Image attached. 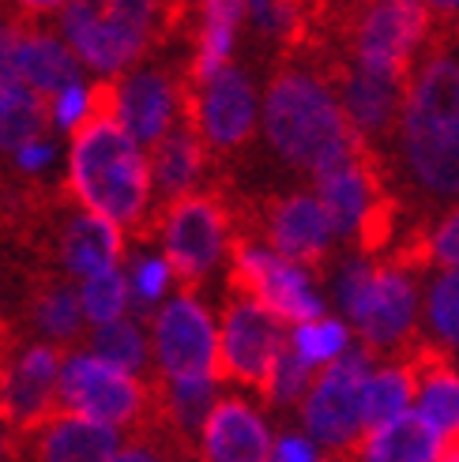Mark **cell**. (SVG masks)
Instances as JSON below:
<instances>
[{
  "instance_id": "obj_47",
  "label": "cell",
  "mask_w": 459,
  "mask_h": 462,
  "mask_svg": "<svg viewBox=\"0 0 459 462\" xmlns=\"http://www.w3.org/2000/svg\"><path fill=\"white\" fill-rule=\"evenodd\" d=\"M98 5H106V0H98Z\"/></svg>"
},
{
  "instance_id": "obj_27",
  "label": "cell",
  "mask_w": 459,
  "mask_h": 462,
  "mask_svg": "<svg viewBox=\"0 0 459 462\" xmlns=\"http://www.w3.org/2000/svg\"><path fill=\"white\" fill-rule=\"evenodd\" d=\"M50 132V102L23 79L0 87V154L19 151L34 135Z\"/></svg>"
},
{
  "instance_id": "obj_28",
  "label": "cell",
  "mask_w": 459,
  "mask_h": 462,
  "mask_svg": "<svg viewBox=\"0 0 459 462\" xmlns=\"http://www.w3.org/2000/svg\"><path fill=\"white\" fill-rule=\"evenodd\" d=\"M415 410L445 436L448 451L459 455V373L455 368H448L445 361L426 368V373L418 376Z\"/></svg>"
},
{
  "instance_id": "obj_44",
  "label": "cell",
  "mask_w": 459,
  "mask_h": 462,
  "mask_svg": "<svg viewBox=\"0 0 459 462\" xmlns=\"http://www.w3.org/2000/svg\"><path fill=\"white\" fill-rule=\"evenodd\" d=\"M155 458L158 455L147 444H121V451H117V462H155Z\"/></svg>"
},
{
  "instance_id": "obj_11",
  "label": "cell",
  "mask_w": 459,
  "mask_h": 462,
  "mask_svg": "<svg viewBox=\"0 0 459 462\" xmlns=\"http://www.w3.org/2000/svg\"><path fill=\"white\" fill-rule=\"evenodd\" d=\"M158 248L170 256L181 282H200L222 263L230 248V226L211 196H177L158 222Z\"/></svg>"
},
{
  "instance_id": "obj_39",
  "label": "cell",
  "mask_w": 459,
  "mask_h": 462,
  "mask_svg": "<svg viewBox=\"0 0 459 462\" xmlns=\"http://www.w3.org/2000/svg\"><path fill=\"white\" fill-rule=\"evenodd\" d=\"M12 162H15L19 173L42 177V173H50L57 162H61V143L53 140L50 132H42V135H34V140L23 143L19 151H12Z\"/></svg>"
},
{
  "instance_id": "obj_10",
  "label": "cell",
  "mask_w": 459,
  "mask_h": 462,
  "mask_svg": "<svg viewBox=\"0 0 459 462\" xmlns=\"http://www.w3.org/2000/svg\"><path fill=\"white\" fill-rule=\"evenodd\" d=\"M234 279L245 293L264 301L286 323H302V319L328 312V301H324V293H320L309 263L290 260L271 245H257V241L238 245L234 248Z\"/></svg>"
},
{
  "instance_id": "obj_46",
  "label": "cell",
  "mask_w": 459,
  "mask_h": 462,
  "mask_svg": "<svg viewBox=\"0 0 459 462\" xmlns=\"http://www.w3.org/2000/svg\"><path fill=\"white\" fill-rule=\"evenodd\" d=\"M5 425H8V421H0V458L8 455V432H5Z\"/></svg>"
},
{
  "instance_id": "obj_33",
  "label": "cell",
  "mask_w": 459,
  "mask_h": 462,
  "mask_svg": "<svg viewBox=\"0 0 459 462\" xmlns=\"http://www.w3.org/2000/svg\"><path fill=\"white\" fill-rule=\"evenodd\" d=\"M34 328L45 342H61L68 346L72 338H80L87 323V312H83V301H80V286H53L38 297L34 305Z\"/></svg>"
},
{
  "instance_id": "obj_41",
  "label": "cell",
  "mask_w": 459,
  "mask_h": 462,
  "mask_svg": "<svg viewBox=\"0 0 459 462\" xmlns=\"http://www.w3.org/2000/svg\"><path fill=\"white\" fill-rule=\"evenodd\" d=\"M320 448L309 432H283L275 436V448H271V462H316Z\"/></svg>"
},
{
  "instance_id": "obj_1",
  "label": "cell",
  "mask_w": 459,
  "mask_h": 462,
  "mask_svg": "<svg viewBox=\"0 0 459 462\" xmlns=\"http://www.w3.org/2000/svg\"><path fill=\"white\" fill-rule=\"evenodd\" d=\"M64 170L68 192L80 207L106 215L125 229L140 226L155 203L151 154L109 109L68 140Z\"/></svg>"
},
{
  "instance_id": "obj_12",
  "label": "cell",
  "mask_w": 459,
  "mask_h": 462,
  "mask_svg": "<svg viewBox=\"0 0 459 462\" xmlns=\"http://www.w3.org/2000/svg\"><path fill=\"white\" fill-rule=\"evenodd\" d=\"M196 98H192V128L203 135L208 147L230 151L241 147L252 132L260 128L264 98L257 95L248 72L230 60L219 72L196 79Z\"/></svg>"
},
{
  "instance_id": "obj_32",
  "label": "cell",
  "mask_w": 459,
  "mask_h": 462,
  "mask_svg": "<svg viewBox=\"0 0 459 462\" xmlns=\"http://www.w3.org/2000/svg\"><path fill=\"white\" fill-rule=\"evenodd\" d=\"M45 102H50V128L61 135H76L83 125H90L106 109V90L95 79H87L83 72L76 79L61 83L53 95H45Z\"/></svg>"
},
{
  "instance_id": "obj_17",
  "label": "cell",
  "mask_w": 459,
  "mask_h": 462,
  "mask_svg": "<svg viewBox=\"0 0 459 462\" xmlns=\"http://www.w3.org/2000/svg\"><path fill=\"white\" fill-rule=\"evenodd\" d=\"M196 444L208 462H271L275 436L257 406L245 399H219Z\"/></svg>"
},
{
  "instance_id": "obj_13",
  "label": "cell",
  "mask_w": 459,
  "mask_h": 462,
  "mask_svg": "<svg viewBox=\"0 0 459 462\" xmlns=\"http://www.w3.org/2000/svg\"><path fill=\"white\" fill-rule=\"evenodd\" d=\"M426 27H429L426 0H373L358 23L354 57L365 68L407 79L410 57L422 45Z\"/></svg>"
},
{
  "instance_id": "obj_7",
  "label": "cell",
  "mask_w": 459,
  "mask_h": 462,
  "mask_svg": "<svg viewBox=\"0 0 459 462\" xmlns=\"http://www.w3.org/2000/svg\"><path fill=\"white\" fill-rule=\"evenodd\" d=\"M61 406L87 413L95 421H106L113 429H132L144 418L147 410V387L140 380V373L121 368L106 361L102 354L87 350H72L64 354L61 365Z\"/></svg>"
},
{
  "instance_id": "obj_26",
  "label": "cell",
  "mask_w": 459,
  "mask_h": 462,
  "mask_svg": "<svg viewBox=\"0 0 459 462\" xmlns=\"http://www.w3.org/2000/svg\"><path fill=\"white\" fill-rule=\"evenodd\" d=\"M219 380L222 373H196V376H170L163 380V406L166 418L177 432L200 436L203 421L211 418V410L219 406Z\"/></svg>"
},
{
  "instance_id": "obj_8",
  "label": "cell",
  "mask_w": 459,
  "mask_h": 462,
  "mask_svg": "<svg viewBox=\"0 0 459 462\" xmlns=\"http://www.w3.org/2000/svg\"><path fill=\"white\" fill-rule=\"evenodd\" d=\"M151 354L158 376L222 373L219 365V319L196 293H170L151 312Z\"/></svg>"
},
{
  "instance_id": "obj_29",
  "label": "cell",
  "mask_w": 459,
  "mask_h": 462,
  "mask_svg": "<svg viewBox=\"0 0 459 462\" xmlns=\"http://www.w3.org/2000/svg\"><path fill=\"white\" fill-rule=\"evenodd\" d=\"M418 399V376L407 365H380L365 380V425L377 429L399 413L415 410ZM365 429V432H370Z\"/></svg>"
},
{
  "instance_id": "obj_34",
  "label": "cell",
  "mask_w": 459,
  "mask_h": 462,
  "mask_svg": "<svg viewBox=\"0 0 459 462\" xmlns=\"http://www.w3.org/2000/svg\"><path fill=\"white\" fill-rule=\"evenodd\" d=\"M80 301H83V312H87V323L98 328V323H109L117 316H128L136 305H132V290H128V274H125V263L117 267H106L90 279H80Z\"/></svg>"
},
{
  "instance_id": "obj_31",
  "label": "cell",
  "mask_w": 459,
  "mask_h": 462,
  "mask_svg": "<svg viewBox=\"0 0 459 462\" xmlns=\"http://www.w3.org/2000/svg\"><path fill=\"white\" fill-rule=\"evenodd\" d=\"M87 346L95 354H102L106 361L121 365V368H132V373H144V368L155 361V354H151V331L132 312L109 319V323H98V328H90V342Z\"/></svg>"
},
{
  "instance_id": "obj_5",
  "label": "cell",
  "mask_w": 459,
  "mask_h": 462,
  "mask_svg": "<svg viewBox=\"0 0 459 462\" xmlns=\"http://www.w3.org/2000/svg\"><path fill=\"white\" fill-rule=\"evenodd\" d=\"M373 373L370 346H351L316 373L302 399V425L324 451H351L365 436V380Z\"/></svg>"
},
{
  "instance_id": "obj_23",
  "label": "cell",
  "mask_w": 459,
  "mask_h": 462,
  "mask_svg": "<svg viewBox=\"0 0 459 462\" xmlns=\"http://www.w3.org/2000/svg\"><path fill=\"white\" fill-rule=\"evenodd\" d=\"M87 68L80 64L76 50L64 42L61 31H42V27H27L19 31L15 42V76L34 87L38 95H53V90L68 79L83 76Z\"/></svg>"
},
{
  "instance_id": "obj_43",
  "label": "cell",
  "mask_w": 459,
  "mask_h": 462,
  "mask_svg": "<svg viewBox=\"0 0 459 462\" xmlns=\"http://www.w3.org/2000/svg\"><path fill=\"white\" fill-rule=\"evenodd\" d=\"M15 8H23V12H31V15H57L68 0H12Z\"/></svg>"
},
{
  "instance_id": "obj_36",
  "label": "cell",
  "mask_w": 459,
  "mask_h": 462,
  "mask_svg": "<svg viewBox=\"0 0 459 462\" xmlns=\"http://www.w3.org/2000/svg\"><path fill=\"white\" fill-rule=\"evenodd\" d=\"M429 331L441 346L459 350V267H445L441 279H433L426 297Z\"/></svg>"
},
{
  "instance_id": "obj_24",
  "label": "cell",
  "mask_w": 459,
  "mask_h": 462,
  "mask_svg": "<svg viewBox=\"0 0 459 462\" xmlns=\"http://www.w3.org/2000/svg\"><path fill=\"white\" fill-rule=\"evenodd\" d=\"M203 147H208L203 135L185 125H177L151 147V180L158 199L170 203L196 189V180L203 173Z\"/></svg>"
},
{
  "instance_id": "obj_2",
  "label": "cell",
  "mask_w": 459,
  "mask_h": 462,
  "mask_svg": "<svg viewBox=\"0 0 459 462\" xmlns=\"http://www.w3.org/2000/svg\"><path fill=\"white\" fill-rule=\"evenodd\" d=\"M260 128L286 166L313 177L361 151V135L347 121L339 95L309 72H283L267 87Z\"/></svg>"
},
{
  "instance_id": "obj_42",
  "label": "cell",
  "mask_w": 459,
  "mask_h": 462,
  "mask_svg": "<svg viewBox=\"0 0 459 462\" xmlns=\"http://www.w3.org/2000/svg\"><path fill=\"white\" fill-rule=\"evenodd\" d=\"M15 42H19V27H12L8 19H0V87L15 83Z\"/></svg>"
},
{
  "instance_id": "obj_37",
  "label": "cell",
  "mask_w": 459,
  "mask_h": 462,
  "mask_svg": "<svg viewBox=\"0 0 459 462\" xmlns=\"http://www.w3.org/2000/svg\"><path fill=\"white\" fill-rule=\"evenodd\" d=\"M316 373H320V368H313L305 357H297L290 350V338H286V350L275 357V365H271V373H267L260 391L267 395V402H275V406H294V402H302L309 395Z\"/></svg>"
},
{
  "instance_id": "obj_3",
  "label": "cell",
  "mask_w": 459,
  "mask_h": 462,
  "mask_svg": "<svg viewBox=\"0 0 459 462\" xmlns=\"http://www.w3.org/2000/svg\"><path fill=\"white\" fill-rule=\"evenodd\" d=\"M403 158L422 192L459 196V60L433 57L410 79L399 113Z\"/></svg>"
},
{
  "instance_id": "obj_6",
  "label": "cell",
  "mask_w": 459,
  "mask_h": 462,
  "mask_svg": "<svg viewBox=\"0 0 459 462\" xmlns=\"http://www.w3.org/2000/svg\"><path fill=\"white\" fill-rule=\"evenodd\" d=\"M57 31L76 50L80 64L98 79H117L144 57L155 31L140 27L109 0H68L57 12Z\"/></svg>"
},
{
  "instance_id": "obj_38",
  "label": "cell",
  "mask_w": 459,
  "mask_h": 462,
  "mask_svg": "<svg viewBox=\"0 0 459 462\" xmlns=\"http://www.w3.org/2000/svg\"><path fill=\"white\" fill-rule=\"evenodd\" d=\"M245 15L264 38H290L297 31L294 0H245Z\"/></svg>"
},
{
  "instance_id": "obj_22",
  "label": "cell",
  "mask_w": 459,
  "mask_h": 462,
  "mask_svg": "<svg viewBox=\"0 0 459 462\" xmlns=\"http://www.w3.org/2000/svg\"><path fill=\"white\" fill-rule=\"evenodd\" d=\"M358 455L365 462H437V458H448L452 451L445 436L418 410H407L399 418L365 432Z\"/></svg>"
},
{
  "instance_id": "obj_30",
  "label": "cell",
  "mask_w": 459,
  "mask_h": 462,
  "mask_svg": "<svg viewBox=\"0 0 459 462\" xmlns=\"http://www.w3.org/2000/svg\"><path fill=\"white\" fill-rule=\"evenodd\" d=\"M354 346V328L347 316H328L320 312L313 319L302 323H290V350L297 357H305L313 368H324L332 361H339Z\"/></svg>"
},
{
  "instance_id": "obj_18",
  "label": "cell",
  "mask_w": 459,
  "mask_h": 462,
  "mask_svg": "<svg viewBox=\"0 0 459 462\" xmlns=\"http://www.w3.org/2000/svg\"><path fill=\"white\" fill-rule=\"evenodd\" d=\"M335 237H339L335 222L316 192L286 196L283 203H275L267 215V245L279 248L290 260H302V263L324 260Z\"/></svg>"
},
{
  "instance_id": "obj_19",
  "label": "cell",
  "mask_w": 459,
  "mask_h": 462,
  "mask_svg": "<svg viewBox=\"0 0 459 462\" xmlns=\"http://www.w3.org/2000/svg\"><path fill=\"white\" fill-rule=\"evenodd\" d=\"M121 429L95 421L87 413L57 406L50 418L38 425V458L45 462H117Z\"/></svg>"
},
{
  "instance_id": "obj_20",
  "label": "cell",
  "mask_w": 459,
  "mask_h": 462,
  "mask_svg": "<svg viewBox=\"0 0 459 462\" xmlns=\"http://www.w3.org/2000/svg\"><path fill=\"white\" fill-rule=\"evenodd\" d=\"M403 98H407L403 76H388L365 64H354L339 87V102L347 109V121L354 125L361 140L392 128L403 113Z\"/></svg>"
},
{
  "instance_id": "obj_21",
  "label": "cell",
  "mask_w": 459,
  "mask_h": 462,
  "mask_svg": "<svg viewBox=\"0 0 459 462\" xmlns=\"http://www.w3.org/2000/svg\"><path fill=\"white\" fill-rule=\"evenodd\" d=\"M125 263V226L106 215L80 207V215L68 218L61 237V267L68 279H90L106 267Z\"/></svg>"
},
{
  "instance_id": "obj_35",
  "label": "cell",
  "mask_w": 459,
  "mask_h": 462,
  "mask_svg": "<svg viewBox=\"0 0 459 462\" xmlns=\"http://www.w3.org/2000/svg\"><path fill=\"white\" fill-rule=\"evenodd\" d=\"M125 274H128V290H132L136 312H147V316L166 301V297L173 293V282H177V271H173V263H170V256L163 248L128 256Z\"/></svg>"
},
{
  "instance_id": "obj_15",
  "label": "cell",
  "mask_w": 459,
  "mask_h": 462,
  "mask_svg": "<svg viewBox=\"0 0 459 462\" xmlns=\"http://www.w3.org/2000/svg\"><path fill=\"white\" fill-rule=\"evenodd\" d=\"M61 365L57 342L27 346L0 376V418L19 429H38L61 406Z\"/></svg>"
},
{
  "instance_id": "obj_45",
  "label": "cell",
  "mask_w": 459,
  "mask_h": 462,
  "mask_svg": "<svg viewBox=\"0 0 459 462\" xmlns=\"http://www.w3.org/2000/svg\"><path fill=\"white\" fill-rule=\"evenodd\" d=\"M429 12H437V15H455L459 12V0H426Z\"/></svg>"
},
{
  "instance_id": "obj_16",
  "label": "cell",
  "mask_w": 459,
  "mask_h": 462,
  "mask_svg": "<svg viewBox=\"0 0 459 462\" xmlns=\"http://www.w3.org/2000/svg\"><path fill=\"white\" fill-rule=\"evenodd\" d=\"M316 196L328 207L339 237H370L380 218V192L361 151L316 173Z\"/></svg>"
},
{
  "instance_id": "obj_4",
  "label": "cell",
  "mask_w": 459,
  "mask_h": 462,
  "mask_svg": "<svg viewBox=\"0 0 459 462\" xmlns=\"http://www.w3.org/2000/svg\"><path fill=\"white\" fill-rule=\"evenodd\" d=\"M332 297L370 350H392L415 331L418 290L399 267H377L361 256L347 260L332 279Z\"/></svg>"
},
{
  "instance_id": "obj_40",
  "label": "cell",
  "mask_w": 459,
  "mask_h": 462,
  "mask_svg": "<svg viewBox=\"0 0 459 462\" xmlns=\"http://www.w3.org/2000/svg\"><path fill=\"white\" fill-rule=\"evenodd\" d=\"M429 256L437 260L441 267H459V207L433 229L429 237Z\"/></svg>"
},
{
  "instance_id": "obj_14",
  "label": "cell",
  "mask_w": 459,
  "mask_h": 462,
  "mask_svg": "<svg viewBox=\"0 0 459 462\" xmlns=\"http://www.w3.org/2000/svg\"><path fill=\"white\" fill-rule=\"evenodd\" d=\"M106 109L151 151L166 132L181 125L185 98H181V87L166 72L132 64L128 72H121L106 87Z\"/></svg>"
},
{
  "instance_id": "obj_9",
  "label": "cell",
  "mask_w": 459,
  "mask_h": 462,
  "mask_svg": "<svg viewBox=\"0 0 459 462\" xmlns=\"http://www.w3.org/2000/svg\"><path fill=\"white\" fill-rule=\"evenodd\" d=\"M286 338H290V323L241 290V297H234L219 316L222 376L245 387H264L275 357L286 350Z\"/></svg>"
},
{
  "instance_id": "obj_25",
  "label": "cell",
  "mask_w": 459,
  "mask_h": 462,
  "mask_svg": "<svg viewBox=\"0 0 459 462\" xmlns=\"http://www.w3.org/2000/svg\"><path fill=\"white\" fill-rule=\"evenodd\" d=\"M245 0H200V23H196V57L192 72L196 79L219 72L234 60L238 31L245 23Z\"/></svg>"
}]
</instances>
